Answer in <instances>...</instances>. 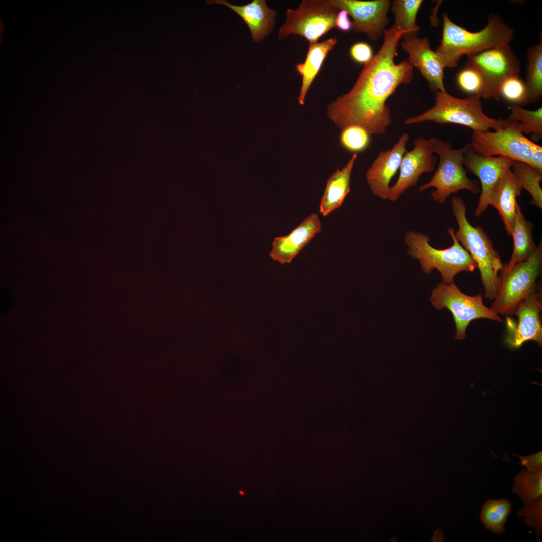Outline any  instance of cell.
I'll list each match as a JSON object with an SVG mask.
<instances>
[{"instance_id": "obj_1", "label": "cell", "mask_w": 542, "mask_h": 542, "mask_svg": "<svg viewBox=\"0 0 542 542\" xmlns=\"http://www.w3.org/2000/svg\"><path fill=\"white\" fill-rule=\"evenodd\" d=\"M405 32L395 25L384 32L377 54L364 64L350 90L327 107L329 119L341 130L351 125L364 128L370 134L382 135L391 124L388 98L413 78V66L407 60L396 63L397 46Z\"/></svg>"}, {"instance_id": "obj_2", "label": "cell", "mask_w": 542, "mask_h": 542, "mask_svg": "<svg viewBox=\"0 0 542 542\" xmlns=\"http://www.w3.org/2000/svg\"><path fill=\"white\" fill-rule=\"evenodd\" d=\"M442 39L435 51L445 68L456 67L464 55L509 44L514 37L513 30L497 14L489 15L486 25L477 32L455 24L446 13L442 14Z\"/></svg>"}, {"instance_id": "obj_3", "label": "cell", "mask_w": 542, "mask_h": 542, "mask_svg": "<svg viewBox=\"0 0 542 542\" xmlns=\"http://www.w3.org/2000/svg\"><path fill=\"white\" fill-rule=\"evenodd\" d=\"M451 203L458 226V229L454 231L455 236L477 265L484 288L485 297L494 300L499 288V273L504 267L500 256L483 228L474 227L469 223L463 199L454 196Z\"/></svg>"}, {"instance_id": "obj_4", "label": "cell", "mask_w": 542, "mask_h": 542, "mask_svg": "<svg viewBox=\"0 0 542 542\" xmlns=\"http://www.w3.org/2000/svg\"><path fill=\"white\" fill-rule=\"evenodd\" d=\"M435 93L434 106L419 115L407 118L405 124L425 121L440 124H456L469 127L473 131L495 130L499 128L500 118H491L484 113L480 96L469 95L459 98L452 96L447 91Z\"/></svg>"}, {"instance_id": "obj_5", "label": "cell", "mask_w": 542, "mask_h": 542, "mask_svg": "<svg viewBox=\"0 0 542 542\" xmlns=\"http://www.w3.org/2000/svg\"><path fill=\"white\" fill-rule=\"evenodd\" d=\"M447 231L453 244L445 249L433 247L429 243L428 235L413 231L406 232L404 241L408 254L419 261L425 273L429 274L436 269L440 273L443 283L451 284L458 273L471 272L477 266L456 238L454 230L449 228Z\"/></svg>"}, {"instance_id": "obj_6", "label": "cell", "mask_w": 542, "mask_h": 542, "mask_svg": "<svg viewBox=\"0 0 542 542\" xmlns=\"http://www.w3.org/2000/svg\"><path fill=\"white\" fill-rule=\"evenodd\" d=\"M470 147L467 144L460 149H453L449 142L436 139L434 153L438 155L439 163L430 181L420 186L421 192L430 188L435 190L431 193L433 199L443 203L452 194L461 190H466L473 194L480 192L478 181L469 178L463 165V159L466 150Z\"/></svg>"}, {"instance_id": "obj_7", "label": "cell", "mask_w": 542, "mask_h": 542, "mask_svg": "<svg viewBox=\"0 0 542 542\" xmlns=\"http://www.w3.org/2000/svg\"><path fill=\"white\" fill-rule=\"evenodd\" d=\"M471 148L485 156H503L530 165L537 143L528 139L517 122L509 117L500 118L499 128L493 131H473Z\"/></svg>"}, {"instance_id": "obj_8", "label": "cell", "mask_w": 542, "mask_h": 542, "mask_svg": "<svg viewBox=\"0 0 542 542\" xmlns=\"http://www.w3.org/2000/svg\"><path fill=\"white\" fill-rule=\"evenodd\" d=\"M542 269V243L534 254L499 274L498 292L491 304L497 314L512 315L519 303L536 291L537 281Z\"/></svg>"}, {"instance_id": "obj_9", "label": "cell", "mask_w": 542, "mask_h": 542, "mask_svg": "<svg viewBox=\"0 0 542 542\" xmlns=\"http://www.w3.org/2000/svg\"><path fill=\"white\" fill-rule=\"evenodd\" d=\"M339 10L331 0H302L295 9H287L286 20L279 30L278 39L290 35H299L309 43L336 27Z\"/></svg>"}, {"instance_id": "obj_10", "label": "cell", "mask_w": 542, "mask_h": 542, "mask_svg": "<svg viewBox=\"0 0 542 542\" xmlns=\"http://www.w3.org/2000/svg\"><path fill=\"white\" fill-rule=\"evenodd\" d=\"M430 300L436 309L447 308L450 311L455 324L456 340L466 337L467 328L473 320L485 318L503 322L498 314L483 304L481 294L474 296L466 295L454 282L439 283L432 290Z\"/></svg>"}, {"instance_id": "obj_11", "label": "cell", "mask_w": 542, "mask_h": 542, "mask_svg": "<svg viewBox=\"0 0 542 542\" xmlns=\"http://www.w3.org/2000/svg\"><path fill=\"white\" fill-rule=\"evenodd\" d=\"M467 64L476 68L486 84V99L498 101L499 88L507 78L519 75L520 62L509 44H501L467 56Z\"/></svg>"}, {"instance_id": "obj_12", "label": "cell", "mask_w": 542, "mask_h": 542, "mask_svg": "<svg viewBox=\"0 0 542 542\" xmlns=\"http://www.w3.org/2000/svg\"><path fill=\"white\" fill-rule=\"evenodd\" d=\"M514 161L503 156L479 155L470 147L465 152L463 165L480 182V195L474 215L480 217L490 205L492 196L501 180L513 164Z\"/></svg>"}, {"instance_id": "obj_13", "label": "cell", "mask_w": 542, "mask_h": 542, "mask_svg": "<svg viewBox=\"0 0 542 542\" xmlns=\"http://www.w3.org/2000/svg\"><path fill=\"white\" fill-rule=\"evenodd\" d=\"M436 139L420 137L414 140V147L403 156L399 177L390 187L388 199L397 200L406 190L416 184L423 173L435 170L437 158L434 154V145Z\"/></svg>"}, {"instance_id": "obj_14", "label": "cell", "mask_w": 542, "mask_h": 542, "mask_svg": "<svg viewBox=\"0 0 542 542\" xmlns=\"http://www.w3.org/2000/svg\"><path fill=\"white\" fill-rule=\"evenodd\" d=\"M542 309L540 294L536 291L521 301L512 315L517 320L507 317L505 341L512 349H517L529 340L542 345V325L540 313Z\"/></svg>"}, {"instance_id": "obj_15", "label": "cell", "mask_w": 542, "mask_h": 542, "mask_svg": "<svg viewBox=\"0 0 542 542\" xmlns=\"http://www.w3.org/2000/svg\"><path fill=\"white\" fill-rule=\"evenodd\" d=\"M339 10L347 12L353 19L352 29L355 33H364L372 41L384 35L389 23L387 13L389 0H331Z\"/></svg>"}, {"instance_id": "obj_16", "label": "cell", "mask_w": 542, "mask_h": 542, "mask_svg": "<svg viewBox=\"0 0 542 542\" xmlns=\"http://www.w3.org/2000/svg\"><path fill=\"white\" fill-rule=\"evenodd\" d=\"M402 38L401 47L408 54L407 61L419 69L430 90L446 91L443 81L445 68L436 51L431 49L428 38L417 36Z\"/></svg>"}, {"instance_id": "obj_17", "label": "cell", "mask_w": 542, "mask_h": 542, "mask_svg": "<svg viewBox=\"0 0 542 542\" xmlns=\"http://www.w3.org/2000/svg\"><path fill=\"white\" fill-rule=\"evenodd\" d=\"M409 139L408 133L400 136L391 149L381 151L366 173V181L374 196L388 199L390 183L400 168L406 145Z\"/></svg>"}, {"instance_id": "obj_18", "label": "cell", "mask_w": 542, "mask_h": 542, "mask_svg": "<svg viewBox=\"0 0 542 542\" xmlns=\"http://www.w3.org/2000/svg\"><path fill=\"white\" fill-rule=\"evenodd\" d=\"M321 230L318 215L311 214L289 234L274 239L270 257L281 264L290 263Z\"/></svg>"}, {"instance_id": "obj_19", "label": "cell", "mask_w": 542, "mask_h": 542, "mask_svg": "<svg viewBox=\"0 0 542 542\" xmlns=\"http://www.w3.org/2000/svg\"><path fill=\"white\" fill-rule=\"evenodd\" d=\"M208 4L226 6L238 14L249 27L254 42L259 43L273 29L276 11L270 9L265 0H253L242 6L232 5L225 0L208 1Z\"/></svg>"}, {"instance_id": "obj_20", "label": "cell", "mask_w": 542, "mask_h": 542, "mask_svg": "<svg viewBox=\"0 0 542 542\" xmlns=\"http://www.w3.org/2000/svg\"><path fill=\"white\" fill-rule=\"evenodd\" d=\"M521 183L509 170L495 190L490 203L497 210L509 236H511L516 214L517 198L520 196Z\"/></svg>"}, {"instance_id": "obj_21", "label": "cell", "mask_w": 542, "mask_h": 542, "mask_svg": "<svg viewBox=\"0 0 542 542\" xmlns=\"http://www.w3.org/2000/svg\"><path fill=\"white\" fill-rule=\"evenodd\" d=\"M337 42L336 37H331L320 42L309 43L305 61L296 66L298 73L302 77V83L298 96L299 103L304 104L306 94L318 74L324 60Z\"/></svg>"}, {"instance_id": "obj_22", "label": "cell", "mask_w": 542, "mask_h": 542, "mask_svg": "<svg viewBox=\"0 0 542 542\" xmlns=\"http://www.w3.org/2000/svg\"><path fill=\"white\" fill-rule=\"evenodd\" d=\"M357 157V154L354 153L344 167L328 178L319 205V212L323 216L341 207L350 192L351 176Z\"/></svg>"}, {"instance_id": "obj_23", "label": "cell", "mask_w": 542, "mask_h": 542, "mask_svg": "<svg viewBox=\"0 0 542 542\" xmlns=\"http://www.w3.org/2000/svg\"><path fill=\"white\" fill-rule=\"evenodd\" d=\"M533 226L526 219L520 206L517 203L511 236L513 239V250L509 262L504 265L503 269L508 270L518 262L525 261L535 253L537 246L532 235Z\"/></svg>"}, {"instance_id": "obj_24", "label": "cell", "mask_w": 542, "mask_h": 542, "mask_svg": "<svg viewBox=\"0 0 542 542\" xmlns=\"http://www.w3.org/2000/svg\"><path fill=\"white\" fill-rule=\"evenodd\" d=\"M527 51V65L525 84L527 103H536L542 96V38Z\"/></svg>"}, {"instance_id": "obj_25", "label": "cell", "mask_w": 542, "mask_h": 542, "mask_svg": "<svg viewBox=\"0 0 542 542\" xmlns=\"http://www.w3.org/2000/svg\"><path fill=\"white\" fill-rule=\"evenodd\" d=\"M510 502L505 499L487 500L480 513L484 527L496 534L505 532V524L511 512Z\"/></svg>"}, {"instance_id": "obj_26", "label": "cell", "mask_w": 542, "mask_h": 542, "mask_svg": "<svg viewBox=\"0 0 542 542\" xmlns=\"http://www.w3.org/2000/svg\"><path fill=\"white\" fill-rule=\"evenodd\" d=\"M422 3V0H395L392 2L394 25L405 32L403 36H417L420 27L416 24V17Z\"/></svg>"}, {"instance_id": "obj_27", "label": "cell", "mask_w": 542, "mask_h": 542, "mask_svg": "<svg viewBox=\"0 0 542 542\" xmlns=\"http://www.w3.org/2000/svg\"><path fill=\"white\" fill-rule=\"evenodd\" d=\"M525 505L542 496V469L530 472L523 469L514 478L512 489Z\"/></svg>"}, {"instance_id": "obj_28", "label": "cell", "mask_w": 542, "mask_h": 542, "mask_svg": "<svg viewBox=\"0 0 542 542\" xmlns=\"http://www.w3.org/2000/svg\"><path fill=\"white\" fill-rule=\"evenodd\" d=\"M511 171L521 184L522 188L528 191L532 197L530 203L542 208V173L528 164L514 161Z\"/></svg>"}, {"instance_id": "obj_29", "label": "cell", "mask_w": 542, "mask_h": 542, "mask_svg": "<svg viewBox=\"0 0 542 542\" xmlns=\"http://www.w3.org/2000/svg\"><path fill=\"white\" fill-rule=\"evenodd\" d=\"M509 117L516 121L522 132L530 135L534 143L538 142L542 137V107L528 110L518 105H512Z\"/></svg>"}, {"instance_id": "obj_30", "label": "cell", "mask_w": 542, "mask_h": 542, "mask_svg": "<svg viewBox=\"0 0 542 542\" xmlns=\"http://www.w3.org/2000/svg\"><path fill=\"white\" fill-rule=\"evenodd\" d=\"M459 88L469 95L486 98V88L484 79L481 73L474 67L466 64L457 76Z\"/></svg>"}, {"instance_id": "obj_31", "label": "cell", "mask_w": 542, "mask_h": 542, "mask_svg": "<svg viewBox=\"0 0 542 542\" xmlns=\"http://www.w3.org/2000/svg\"><path fill=\"white\" fill-rule=\"evenodd\" d=\"M499 94L512 105L522 106L527 104V91L525 82L519 75L511 76L505 79L499 88Z\"/></svg>"}, {"instance_id": "obj_32", "label": "cell", "mask_w": 542, "mask_h": 542, "mask_svg": "<svg viewBox=\"0 0 542 542\" xmlns=\"http://www.w3.org/2000/svg\"><path fill=\"white\" fill-rule=\"evenodd\" d=\"M370 135L364 128L351 125L342 129L340 142L345 150L357 154L367 148L370 141Z\"/></svg>"}, {"instance_id": "obj_33", "label": "cell", "mask_w": 542, "mask_h": 542, "mask_svg": "<svg viewBox=\"0 0 542 542\" xmlns=\"http://www.w3.org/2000/svg\"><path fill=\"white\" fill-rule=\"evenodd\" d=\"M518 517H525L524 522L533 528L536 534H542V496L530 504L526 505L517 512Z\"/></svg>"}, {"instance_id": "obj_34", "label": "cell", "mask_w": 542, "mask_h": 542, "mask_svg": "<svg viewBox=\"0 0 542 542\" xmlns=\"http://www.w3.org/2000/svg\"><path fill=\"white\" fill-rule=\"evenodd\" d=\"M351 58L356 63L365 64L373 57L371 46L364 42H358L353 44L349 49Z\"/></svg>"}, {"instance_id": "obj_35", "label": "cell", "mask_w": 542, "mask_h": 542, "mask_svg": "<svg viewBox=\"0 0 542 542\" xmlns=\"http://www.w3.org/2000/svg\"><path fill=\"white\" fill-rule=\"evenodd\" d=\"M513 455L520 459V462L519 463V464L526 467L528 471L536 472L542 469L541 451H539L536 453L529 456Z\"/></svg>"}, {"instance_id": "obj_36", "label": "cell", "mask_w": 542, "mask_h": 542, "mask_svg": "<svg viewBox=\"0 0 542 542\" xmlns=\"http://www.w3.org/2000/svg\"><path fill=\"white\" fill-rule=\"evenodd\" d=\"M352 21L348 17V13L344 10H341L338 13L336 27L342 31L347 32L351 30Z\"/></svg>"}]
</instances>
